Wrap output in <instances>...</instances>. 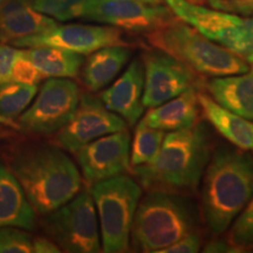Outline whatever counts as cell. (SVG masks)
I'll list each match as a JSON object with an SVG mask.
<instances>
[{
	"label": "cell",
	"instance_id": "6da1fadb",
	"mask_svg": "<svg viewBox=\"0 0 253 253\" xmlns=\"http://www.w3.org/2000/svg\"><path fill=\"white\" fill-rule=\"evenodd\" d=\"M2 154V162L18 179L36 213L52 212L81 191L80 170L54 143L11 142Z\"/></svg>",
	"mask_w": 253,
	"mask_h": 253
},
{
	"label": "cell",
	"instance_id": "7a4b0ae2",
	"mask_svg": "<svg viewBox=\"0 0 253 253\" xmlns=\"http://www.w3.org/2000/svg\"><path fill=\"white\" fill-rule=\"evenodd\" d=\"M211 153L209 129L197 122L190 128L168 132L151 162L130 169L148 192L190 195L201 184Z\"/></svg>",
	"mask_w": 253,
	"mask_h": 253
},
{
	"label": "cell",
	"instance_id": "3957f363",
	"mask_svg": "<svg viewBox=\"0 0 253 253\" xmlns=\"http://www.w3.org/2000/svg\"><path fill=\"white\" fill-rule=\"evenodd\" d=\"M253 197V156L220 143L202 177L201 213L207 229L221 235Z\"/></svg>",
	"mask_w": 253,
	"mask_h": 253
},
{
	"label": "cell",
	"instance_id": "277c9868",
	"mask_svg": "<svg viewBox=\"0 0 253 253\" xmlns=\"http://www.w3.org/2000/svg\"><path fill=\"white\" fill-rule=\"evenodd\" d=\"M202 221L201 210L189 195L150 191L138 202L130 246L137 252H160L199 231Z\"/></svg>",
	"mask_w": 253,
	"mask_h": 253
},
{
	"label": "cell",
	"instance_id": "5b68a950",
	"mask_svg": "<svg viewBox=\"0 0 253 253\" xmlns=\"http://www.w3.org/2000/svg\"><path fill=\"white\" fill-rule=\"evenodd\" d=\"M151 46L184 63L202 78L243 74L250 63L176 17L145 34Z\"/></svg>",
	"mask_w": 253,
	"mask_h": 253
},
{
	"label": "cell",
	"instance_id": "8992f818",
	"mask_svg": "<svg viewBox=\"0 0 253 253\" xmlns=\"http://www.w3.org/2000/svg\"><path fill=\"white\" fill-rule=\"evenodd\" d=\"M89 191L99 219L102 251H129L135 212L143 194L140 183L123 173L95 183Z\"/></svg>",
	"mask_w": 253,
	"mask_h": 253
},
{
	"label": "cell",
	"instance_id": "52a82bcc",
	"mask_svg": "<svg viewBox=\"0 0 253 253\" xmlns=\"http://www.w3.org/2000/svg\"><path fill=\"white\" fill-rule=\"evenodd\" d=\"M41 225L61 252L102 251L99 219L89 189L81 190L66 204L43 214Z\"/></svg>",
	"mask_w": 253,
	"mask_h": 253
},
{
	"label": "cell",
	"instance_id": "ba28073f",
	"mask_svg": "<svg viewBox=\"0 0 253 253\" xmlns=\"http://www.w3.org/2000/svg\"><path fill=\"white\" fill-rule=\"evenodd\" d=\"M164 4L199 33L253 63V14H233L188 0H164Z\"/></svg>",
	"mask_w": 253,
	"mask_h": 253
},
{
	"label": "cell",
	"instance_id": "9c48e42d",
	"mask_svg": "<svg viewBox=\"0 0 253 253\" xmlns=\"http://www.w3.org/2000/svg\"><path fill=\"white\" fill-rule=\"evenodd\" d=\"M36 100L19 116L18 126L34 136H52L69 121L78 108L81 90L68 78H48Z\"/></svg>",
	"mask_w": 253,
	"mask_h": 253
},
{
	"label": "cell",
	"instance_id": "30bf717a",
	"mask_svg": "<svg viewBox=\"0 0 253 253\" xmlns=\"http://www.w3.org/2000/svg\"><path fill=\"white\" fill-rule=\"evenodd\" d=\"M141 58L144 66L145 108L160 106L190 88L199 89L203 86V78L163 50L148 48Z\"/></svg>",
	"mask_w": 253,
	"mask_h": 253
},
{
	"label": "cell",
	"instance_id": "8fae6325",
	"mask_svg": "<svg viewBox=\"0 0 253 253\" xmlns=\"http://www.w3.org/2000/svg\"><path fill=\"white\" fill-rule=\"evenodd\" d=\"M126 128L125 120L107 109L100 97L84 93L69 121L53 135L52 143L74 154L89 142Z\"/></svg>",
	"mask_w": 253,
	"mask_h": 253
},
{
	"label": "cell",
	"instance_id": "7c38bea8",
	"mask_svg": "<svg viewBox=\"0 0 253 253\" xmlns=\"http://www.w3.org/2000/svg\"><path fill=\"white\" fill-rule=\"evenodd\" d=\"M11 45L21 48L38 46L58 47L82 55H89L107 46L129 45L123 31L109 25L58 24L43 33L12 41Z\"/></svg>",
	"mask_w": 253,
	"mask_h": 253
},
{
	"label": "cell",
	"instance_id": "4fadbf2b",
	"mask_svg": "<svg viewBox=\"0 0 253 253\" xmlns=\"http://www.w3.org/2000/svg\"><path fill=\"white\" fill-rule=\"evenodd\" d=\"M173 17L167 5H151L144 0H90L84 19L147 34Z\"/></svg>",
	"mask_w": 253,
	"mask_h": 253
},
{
	"label": "cell",
	"instance_id": "5bb4252c",
	"mask_svg": "<svg viewBox=\"0 0 253 253\" xmlns=\"http://www.w3.org/2000/svg\"><path fill=\"white\" fill-rule=\"evenodd\" d=\"M129 131L104 135L89 142L74 153L81 175L88 185L123 175L130 170Z\"/></svg>",
	"mask_w": 253,
	"mask_h": 253
},
{
	"label": "cell",
	"instance_id": "9a60e30c",
	"mask_svg": "<svg viewBox=\"0 0 253 253\" xmlns=\"http://www.w3.org/2000/svg\"><path fill=\"white\" fill-rule=\"evenodd\" d=\"M144 66L142 58H135L112 86L99 97L107 109L118 114L126 125L135 126L144 113Z\"/></svg>",
	"mask_w": 253,
	"mask_h": 253
},
{
	"label": "cell",
	"instance_id": "2e32d148",
	"mask_svg": "<svg viewBox=\"0 0 253 253\" xmlns=\"http://www.w3.org/2000/svg\"><path fill=\"white\" fill-rule=\"evenodd\" d=\"M55 19L32 7V0H8L0 7V42L11 43L56 26Z\"/></svg>",
	"mask_w": 253,
	"mask_h": 253
},
{
	"label": "cell",
	"instance_id": "e0dca14e",
	"mask_svg": "<svg viewBox=\"0 0 253 253\" xmlns=\"http://www.w3.org/2000/svg\"><path fill=\"white\" fill-rule=\"evenodd\" d=\"M198 102L205 120L225 140L239 149H253V122L217 103L209 94L198 90Z\"/></svg>",
	"mask_w": 253,
	"mask_h": 253
},
{
	"label": "cell",
	"instance_id": "ac0fdd59",
	"mask_svg": "<svg viewBox=\"0 0 253 253\" xmlns=\"http://www.w3.org/2000/svg\"><path fill=\"white\" fill-rule=\"evenodd\" d=\"M132 55V46H107L90 53L82 67V84L91 93L100 91L115 80Z\"/></svg>",
	"mask_w": 253,
	"mask_h": 253
},
{
	"label": "cell",
	"instance_id": "d6986e66",
	"mask_svg": "<svg viewBox=\"0 0 253 253\" xmlns=\"http://www.w3.org/2000/svg\"><path fill=\"white\" fill-rule=\"evenodd\" d=\"M198 89L190 88L178 96L153 107L145 114L143 121L153 128L163 131H176L190 128L199 118Z\"/></svg>",
	"mask_w": 253,
	"mask_h": 253
},
{
	"label": "cell",
	"instance_id": "ffe728a7",
	"mask_svg": "<svg viewBox=\"0 0 253 253\" xmlns=\"http://www.w3.org/2000/svg\"><path fill=\"white\" fill-rule=\"evenodd\" d=\"M205 88L220 106L253 120V63H250V69L243 74L212 78Z\"/></svg>",
	"mask_w": 253,
	"mask_h": 253
},
{
	"label": "cell",
	"instance_id": "44dd1931",
	"mask_svg": "<svg viewBox=\"0 0 253 253\" xmlns=\"http://www.w3.org/2000/svg\"><path fill=\"white\" fill-rule=\"evenodd\" d=\"M36 223V211L23 188L6 164L0 161V227L17 226L33 230Z\"/></svg>",
	"mask_w": 253,
	"mask_h": 253
},
{
	"label": "cell",
	"instance_id": "7402d4cb",
	"mask_svg": "<svg viewBox=\"0 0 253 253\" xmlns=\"http://www.w3.org/2000/svg\"><path fill=\"white\" fill-rule=\"evenodd\" d=\"M23 54L47 78H75L80 73L84 56L58 47L38 46L21 49Z\"/></svg>",
	"mask_w": 253,
	"mask_h": 253
},
{
	"label": "cell",
	"instance_id": "603a6c76",
	"mask_svg": "<svg viewBox=\"0 0 253 253\" xmlns=\"http://www.w3.org/2000/svg\"><path fill=\"white\" fill-rule=\"evenodd\" d=\"M38 84L6 81L0 84V118L4 121L12 120L28 108L38 94Z\"/></svg>",
	"mask_w": 253,
	"mask_h": 253
},
{
	"label": "cell",
	"instance_id": "cb8c5ba5",
	"mask_svg": "<svg viewBox=\"0 0 253 253\" xmlns=\"http://www.w3.org/2000/svg\"><path fill=\"white\" fill-rule=\"evenodd\" d=\"M164 136L166 131L148 126L143 119L138 120L130 143V168L151 162L163 143Z\"/></svg>",
	"mask_w": 253,
	"mask_h": 253
},
{
	"label": "cell",
	"instance_id": "d4e9b609",
	"mask_svg": "<svg viewBox=\"0 0 253 253\" xmlns=\"http://www.w3.org/2000/svg\"><path fill=\"white\" fill-rule=\"evenodd\" d=\"M90 0H32V7L56 21L84 19Z\"/></svg>",
	"mask_w": 253,
	"mask_h": 253
},
{
	"label": "cell",
	"instance_id": "484cf974",
	"mask_svg": "<svg viewBox=\"0 0 253 253\" xmlns=\"http://www.w3.org/2000/svg\"><path fill=\"white\" fill-rule=\"evenodd\" d=\"M227 240L238 249L253 246V197L231 223Z\"/></svg>",
	"mask_w": 253,
	"mask_h": 253
},
{
	"label": "cell",
	"instance_id": "4316f807",
	"mask_svg": "<svg viewBox=\"0 0 253 253\" xmlns=\"http://www.w3.org/2000/svg\"><path fill=\"white\" fill-rule=\"evenodd\" d=\"M33 237L17 226L0 227V253H32Z\"/></svg>",
	"mask_w": 253,
	"mask_h": 253
},
{
	"label": "cell",
	"instance_id": "83f0119b",
	"mask_svg": "<svg viewBox=\"0 0 253 253\" xmlns=\"http://www.w3.org/2000/svg\"><path fill=\"white\" fill-rule=\"evenodd\" d=\"M45 79V75L23 54L20 49H18V54L15 56L11 72H9L8 81L26 84H39Z\"/></svg>",
	"mask_w": 253,
	"mask_h": 253
},
{
	"label": "cell",
	"instance_id": "f1b7e54d",
	"mask_svg": "<svg viewBox=\"0 0 253 253\" xmlns=\"http://www.w3.org/2000/svg\"><path fill=\"white\" fill-rule=\"evenodd\" d=\"M202 249V237L199 231L189 233L158 253H196Z\"/></svg>",
	"mask_w": 253,
	"mask_h": 253
},
{
	"label": "cell",
	"instance_id": "f546056e",
	"mask_svg": "<svg viewBox=\"0 0 253 253\" xmlns=\"http://www.w3.org/2000/svg\"><path fill=\"white\" fill-rule=\"evenodd\" d=\"M208 4L214 9L239 15L253 14V0H208Z\"/></svg>",
	"mask_w": 253,
	"mask_h": 253
},
{
	"label": "cell",
	"instance_id": "4dcf8cb0",
	"mask_svg": "<svg viewBox=\"0 0 253 253\" xmlns=\"http://www.w3.org/2000/svg\"><path fill=\"white\" fill-rule=\"evenodd\" d=\"M17 54L18 49L14 47L0 42V84L8 81L9 72Z\"/></svg>",
	"mask_w": 253,
	"mask_h": 253
},
{
	"label": "cell",
	"instance_id": "1f68e13d",
	"mask_svg": "<svg viewBox=\"0 0 253 253\" xmlns=\"http://www.w3.org/2000/svg\"><path fill=\"white\" fill-rule=\"evenodd\" d=\"M33 252L36 253H58L61 250L49 237L38 236L33 237Z\"/></svg>",
	"mask_w": 253,
	"mask_h": 253
},
{
	"label": "cell",
	"instance_id": "d6a6232c",
	"mask_svg": "<svg viewBox=\"0 0 253 253\" xmlns=\"http://www.w3.org/2000/svg\"><path fill=\"white\" fill-rule=\"evenodd\" d=\"M202 251L209 252V253H224V252H239L240 250L231 244L229 240L213 239L211 240L210 243H208Z\"/></svg>",
	"mask_w": 253,
	"mask_h": 253
},
{
	"label": "cell",
	"instance_id": "836d02e7",
	"mask_svg": "<svg viewBox=\"0 0 253 253\" xmlns=\"http://www.w3.org/2000/svg\"><path fill=\"white\" fill-rule=\"evenodd\" d=\"M188 1L190 2H194V4H204V2H207L208 0H188Z\"/></svg>",
	"mask_w": 253,
	"mask_h": 253
},
{
	"label": "cell",
	"instance_id": "e575fe53",
	"mask_svg": "<svg viewBox=\"0 0 253 253\" xmlns=\"http://www.w3.org/2000/svg\"><path fill=\"white\" fill-rule=\"evenodd\" d=\"M7 1H8V0H0V7H1V6L4 4H6Z\"/></svg>",
	"mask_w": 253,
	"mask_h": 253
},
{
	"label": "cell",
	"instance_id": "d590c367",
	"mask_svg": "<svg viewBox=\"0 0 253 253\" xmlns=\"http://www.w3.org/2000/svg\"><path fill=\"white\" fill-rule=\"evenodd\" d=\"M252 150H253V149H252Z\"/></svg>",
	"mask_w": 253,
	"mask_h": 253
}]
</instances>
